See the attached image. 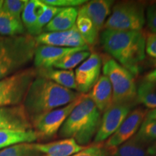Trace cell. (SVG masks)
<instances>
[{"label":"cell","instance_id":"1","mask_svg":"<svg viewBox=\"0 0 156 156\" xmlns=\"http://www.w3.org/2000/svg\"><path fill=\"white\" fill-rule=\"evenodd\" d=\"M145 38L142 30L103 29L99 41L109 56L135 77L139 75L142 63L145 58Z\"/></svg>","mask_w":156,"mask_h":156},{"label":"cell","instance_id":"33","mask_svg":"<svg viewBox=\"0 0 156 156\" xmlns=\"http://www.w3.org/2000/svg\"><path fill=\"white\" fill-rule=\"evenodd\" d=\"M146 23L151 33L156 34V1L153 2L146 7Z\"/></svg>","mask_w":156,"mask_h":156},{"label":"cell","instance_id":"28","mask_svg":"<svg viewBox=\"0 0 156 156\" xmlns=\"http://www.w3.org/2000/svg\"><path fill=\"white\" fill-rule=\"evenodd\" d=\"M136 136L145 143L156 141V120L145 118Z\"/></svg>","mask_w":156,"mask_h":156},{"label":"cell","instance_id":"10","mask_svg":"<svg viewBox=\"0 0 156 156\" xmlns=\"http://www.w3.org/2000/svg\"><path fill=\"white\" fill-rule=\"evenodd\" d=\"M102 65V58L97 52L90 53L89 57L80 64L75 73L78 93L87 94L90 92L100 77Z\"/></svg>","mask_w":156,"mask_h":156},{"label":"cell","instance_id":"37","mask_svg":"<svg viewBox=\"0 0 156 156\" xmlns=\"http://www.w3.org/2000/svg\"><path fill=\"white\" fill-rule=\"evenodd\" d=\"M146 118L149 119L156 120V109L148 111Z\"/></svg>","mask_w":156,"mask_h":156},{"label":"cell","instance_id":"29","mask_svg":"<svg viewBox=\"0 0 156 156\" xmlns=\"http://www.w3.org/2000/svg\"><path fill=\"white\" fill-rule=\"evenodd\" d=\"M114 148L106 147L105 143H93L72 156H112Z\"/></svg>","mask_w":156,"mask_h":156},{"label":"cell","instance_id":"11","mask_svg":"<svg viewBox=\"0 0 156 156\" xmlns=\"http://www.w3.org/2000/svg\"><path fill=\"white\" fill-rule=\"evenodd\" d=\"M148 110L143 107H137L130 112L118 129L105 143L109 148H116L133 137L139 131L143 121L147 116Z\"/></svg>","mask_w":156,"mask_h":156},{"label":"cell","instance_id":"7","mask_svg":"<svg viewBox=\"0 0 156 156\" xmlns=\"http://www.w3.org/2000/svg\"><path fill=\"white\" fill-rule=\"evenodd\" d=\"M37 69L28 67L0 80V107L22 105Z\"/></svg>","mask_w":156,"mask_h":156},{"label":"cell","instance_id":"34","mask_svg":"<svg viewBox=\"0 0 156 156\" xmlns=\"http://www.w3.org/2000/svg\"><path fill=\"white\" fill-rule=\"evenodd\" d=\"M145 53L156 60V34L149 33L145 38Z\"/></svg>","mask_w":156,"mask_h":156},{"label":"cell","instance_id":"21","mask_svg":"<svg viewBox=\"0 0 156 156\" xmlns=\"http://www.w3.org/2000/svg\"><path fill=\"white\" fill-rule=\"evenodd\" d=\"M38 140V136L34 129L30 131L0 130V150L19 144L33 143Z\"/></svg>","mask_w":156,"mask_h":156},{"label":"cell","instance_id":"36","mask_svg":"<svg viewBox=\"0 0 156 156\" xmlns=\"http://www.w3.org/2000/svg\"><path fill=\"white\" fill-rule=\"evenodd\" d=\"M147 151L150 156H156V141L147 147Z\"/></svg>","mask_w":156,"mask_h":156},{"label":"cell","instance_id":"30","mask_svg":"<svg viewBox=\"0 0 156 156\" xmlns=\"http://www.w3.org/2000/svg\"><path fill=\"white\" fill-rule=\"evenodd\" d=\"M28 0H0V7L12 16L21 20V15Z\"/></svg>","mask_w":156,"mask_h":156},{"label":"cell","instance_id":"35","mask_svg":"<svg viewBox=\"0 0 156 156\" xmlns=\"http://www.w3.org/2000/svg\"><path fill=\"white\" fill-rule=\"evenodd\" d=\"M144 79L147 81L151 82H155L156 83V69L153 70V71L150 72L145 75V77Z\"/></svg>","mask_w":156,"mask_h":156},{"label":"cell","instance_id":"26","mask_svg":"<svg viewBox=\"0 0 156 156\" xmlns=\"http://www.w3.org/2000/svg\"><path fill=\"white\" fill-rule=\"evenodd\" d=\"M90 55V51H80L67 54L62 59L56 62L53 66L54 68L64 70H72L79 64L87 59Z\"/></svg>","mask_w":156,"mask_h":156},{"label":"cell","instance_id":"2","mask_svg":"<svg viewBox=\"0 0 156 156\" xmlns=\"http://www.w3.org/2000/svg\"><path fill=\"white\" fill-rule=\"evenodd\" d=\"M81 95L37 75L29 87L23 106L32 123L46 113L69 104Z\"/></svg>","mask_w":156,"mask_h":156},{"label":"cell","instance_id":"3","mask_svg":"<svg viewBox=\"0 0 156 156\" xmlns=\"http://www.w3.org/2000/svg\"><path fill=\"white\" fill-rule=\"evenodd\" d=\"M102 113L85 94L66 119L58 132L60 137L73 138L78 145L87 146L100 126Z\"/></svg>","mask_w":156,"mask_h":156},{"label":"cell","instance_id":"32","mask_svg":"<svg viewBox=\"0 0 156 156\" xmlns=\"http://www.w3.org/2000/svg\"><path fill=\"white\" fill-rule=\"evenodd\" d=\"M43 3L53 7L66 8V7H80L85 4L86 0H41Z\"/></svg>","mask_w":156,"mask_h":156},{"label":"cell","instance_id":"8","mask_svg":"<svg viewBox=\"0 0 156 156\" xmlns=\"http://www.w3.org/2000/svg\"><path fill=\"white\" fill-rule=\"evenodd\" d=\"M85 94H82L75 101L62 107L54 109L38 117L32 122L33 128L39 138H51L59 131L70 113L83 100Z\"/></svg>","mask_w":156,"mask_h":156},{"label":"cell","instance_id":"18","mask_svg":"<svg viewBox=\"0 0 156 156\" xmlns=\"http://www.w3.org/2000/svg\"><path fill=\"white\" fill-rule=\"evenodd\" d=\"M78 15L77 7H66L55 15L43 30L46 32H59L67 30L73 28L76 24Z\"/></svg>","mask_w":156,"mask_h":156},{"label":"cell","instance_id":"9","mask_svg":"<svg viewBox=\"0 0 156 156\" xmlns=\"http://www.w3.org/2000/svg\"><path fill=\"white\" fill-rule=\"evenodd\" d=\"M134 106V103H113L101 116L100 126L93 139V143H101L108 140L118 129Z\"/></svg>","mask_w":156,"mask_h":156},{"label":"cell","instance_id":"12","mask_svg":"<svg viewBox=\"0 0 156 156\" xmlns=\"http://www.w3.org/2000/svg\"><path fill=\"white\" fill-rule=\"evenodd\" d=\"M38 45H48L64 48H77L87 46L76 25L59 32H44L35 37Z\"/></svg>","mask_w":156,"mask_h":156},{"label":"cell","instance_id":"13","mask_svg":"<svg viewBox=\"0 0 156 156\" xmlns=\"http://www.w3.org/2000/svg\"><path fill=\"white\" fill-rule=\"evenodd\" d=\"M89 50L88 46L77 48H64L48 45H38L33 61L36 69L53 67L56 62L67 54L80 51Z\"/></svg>","mask_w":156,"mask_h":156},{"label":"cell","instance_id":"17","mask_svg":"<svg viewBox=\"0 0 156 156\" xmlns=\"http://www.w3.org/2000/svg\"><path fill=\"white\" fill-rule=\"evenodd\" d=\"M90 98L101 113H103L113 103L112 84L105 75H101L88 94Z\"/></svg>","mask_w":156,"mask_h":156},{"label":"cell","instance_id":"16","mask_svg":"<svg viewBox=\"0 0 156 156\" xmlns=\"http://www.w3.org/2000/svg\"><path fill=\"white\" fill-rule=\"evenodd\" d=\"M33 147L42 156H72L83 150L73 138H66L48 143H33Z\"/></svg>","mask_w":156,"mask_h":156},{"label":"cell","instance_id":"27","mask_svg":"<svg viewBox=\"0 0 156 156\" xmlns=\"http://www.w3.org/2000/svg\"><path fill=\"white\" fill-rule=\"evenodd\" d=\"M0 156H42V155L33 147V143H23L2 150Z\"/></svg>","mask_w":156,"mask_h":156},{"label":"cell","instance_id":"24","mask_svg":"<svg viewBox=\"0 0 156 156\" xmlns=\"http://www.w3.org/2000/svg\"><path fill=\"white\" fill-rule=\"evenodd\" d=\"M136 103L156 109V83L142 80L136 86Z\"/></svg>","mask_w":156,"mask_h":156},{"label":"cell","instance_id":"4","mask_svg":"<svg viewBox=\"0 0 156 156\" xmlns=\"http://www.w3.org/2000/svg\"><path fill=\"white\" fill-rule=\"evenodd\" d=\"M37 46L28 34L0 37V80L25 69L34 60Z\"/></svg>","mask_w":156,"mask_h":156},{"label":"cell","instance_id":"22","mask_svg":"<svg viewBox=\"0 0 156 156\" xmlns=\"http://www.w3.org/2000/svg\"><path fill=\"white\" fill-rule=\"evenodd\" d=\"M76 27L90 48L95 46L99 42L100 34L90 19L85 15L78 12Z\"/></svg>","mask_w":156,"mask_h":156},{"label":"cell","instance_id":"38","mask_svg":"<svg viewBox=\"0 0 156 156\" xmlns=\"http://www.w3.org/2000/svg\"><path fill=\"white\" fill-rule=\"evenodd\" d=\"M153 65L155 66V67H156V60H153Z\"/></svg>","mask_w":156,"mask_h":156},{"label":"cell","instance_id":"6","mask_svg":"<svg viewBox=\"0 0 156 156\" xmlns=\"http://www.w3.org/2000/svg\"><path fill=\"white\" fill-rule=\"evenodd\" d=\"M102 70L112 84L113 103H136V85L134 76L114 58H103Z\"/></svg>","mask_w":156,"mask_h":156},{"label":"cell","instance_id":"20","mask_svg":"<svg viewBox=\"0 0 156 156\" xmlns=\"http://www.w3.org/2000/svg\"><path fill=\"white\" fill-rule=\"evenodd\" d=\"M37 75L50 80L65 88L77 90L75 73L73 70L59 69L54 67L41 68L37 69Z\"/></svg>","mask_w":156,"mask_h":156},{"label":"cell","instance_id":"31","mask_svg":"<svg viewBox=\"0 0 156 156\" xmlns=\"http://www.w3.org/2000/svg\"><path fill=\"white\" fill-rule=\"evenodd\" d=\"M62 8H60V7H53V6L46 5L44 12L39 17L38 21H37L36 31L38 36L42 34L43 30L46 27V25L49 23L50 21L55 17V15H57L62 10Z\"/></svg>","mask_w":156,"mask_h":156},{"label":"cell","instance_id":"5","mask_svg":"<svg viewBox=\"0 0 156 156\" xmlns=\"http://www.w3.org/2000/svg\"><path fill=\"white\" fill-rule=\"evenodd\" d=\"M146 5L140 1H122L113 5L103 29L141 31L146 23Z\"/></svg>","mask_w":156,"mask_h":156},{"label":"cell","instance_id":"19","mask_svg":"<svg viewBox=\"0 0 156 156\" xmlns=\"http://www.w3.org/2000/svg\"><path fill=\"white\" fill-rule=\"evenodd\" d=\"M46 5L41 0L28 1L21 15V20L24 25L27 34L31 36H38L36 31L37 21L44 12Z\"/></svg>","mask_w":156,"mask_h":156},{"label":"cell","instance_id":"15","mask_svg":"<svg viewBox=\"0 0 156 156\" xmlns=\"http://www.w3.org/2000/svg\"><path fill=\"white\" fill-rule=\"evenodd\" d=\"M114 2V1L111 0L87 1L80 7L78 12L88 17L97 30L101 33L103 30L106 20L112 12Z\"/></svg>","mask_w":156,"mask_h":156},{"label":"cell","instance_id":"14","mask_svg":"<svg viewBox=\"0 0 156 156\" xmlns=\"http://www.w3.org/2000/svg\"><path fill=\"white\" fill-rule=\"evenodd\" d=\"M1 129L17 131H30L34 129L32 123L29 119L23 104L0 107Z\"/></svg>","mask_w":156,"mask_h":156},{"label":"cell","instance_id":"23","mask_svg":"<svg viewBox=\"0 0 156 156\" xmlns=\"http://www.w3.org/2000/svg\"><path fill=\"white\" fill-rule=\"evenodd\" d=\"M22 20L12 17L0 7V35L3 37L27 34Z\"/></svg>","mask_w":156,"mask_h":156},{"label":"cell","instance_id":"25","mask_svg":"<svg viewBox=\"0 0 156 156\" xmlns=\"http://www.w3.org/2000/svg\"><path fill=\"white\" fill-rule=\"evenodd\" d=\"M146 143L136 135L114 148L112 156H150L147 153Z\"/></svg>","mask_w":156,"mask_h":156}]
</instances>
